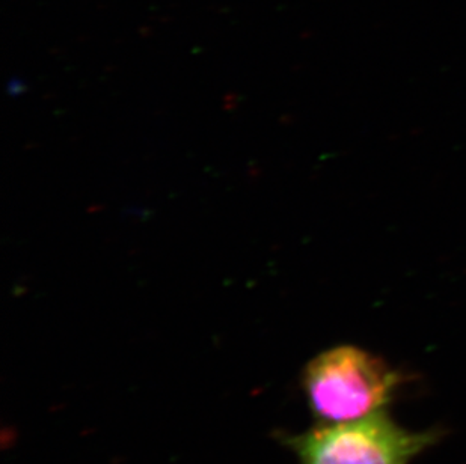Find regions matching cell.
I'll list each match as a JSON object with an SVG mask.
<instances>
[{"mask_svg":"<svg viewBox=\"0 0 466 464\" xmlns=\"http://www.w3.org/2000/svg\"><path fill=\"white\" fill-rule=\"evenodd\" d=\"M401 376L385 360L353 346L323 351L304 372V389L321 424H341L385 412Z\"/></svg>","mask_w":466,"mask_h":464,"instance_id":"cell-1","label":"cell"},{"mask_svg":"<svg viewBox=\"0 0 466 464\" xmlns=\"http://www.w3.org/2000/svg\"><path fill=\"white\" fill-rule=\"evenodd\" d=\"M440 434L410 431L385 412L341 424H321L293 439L300 464H410Z\"/></svg>","mask_w":466,"mask_h":464,"instance_id":"cell-2","label":"cell"}]
</instances>
